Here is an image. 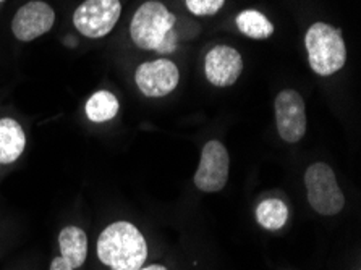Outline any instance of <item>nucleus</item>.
<instances>
[{
    "label": "nucleus",
    "instance_id": "nucleus-1",
    "mask_svg": "<svg viewBox=\"0 0 361 270\" xmlns=\"http://www.w3.org/2000/svg\"><path fill=\"white\" fill-rule=\"evenodd\" d=\"M97 257L111 270H138L147 259V241L131 222H114L97 238Z\"/></svg>",
    "mask_w": 361,
    "mask_h": 270
},
{
    "label": "nucleus",
    "instance_id": "nucleus-12",
    "mask_svg": "<svg viewBox=\"0 0 361 270\" xmlns=\"http://www.w3.org/2000/svg\"><path fill=\"white\" fill-rule=\"evenodd\" d=\"M59 247L65 261L73 269H80L85 266L87 257V236L83 228L70 227L62 228L59 233Z\"/></svg>",
    "mask_w": 361,
    "mask_h": 270
},
{
    "label": "nucleus",
    "instance_id": "nucleus-9",
    "mask_svg": "<svg viewBox=\"0 0 361 270\" xmlns=\"http://www.w3.org/2000/svg\"><path fill=\"white\" fill-rule=\"evenodd\" d=\"M56 23V12L51 5L41 0H32L20 7L12 20V31L21 42L35 41L52 30Z\"/></svg>",
    "mask_w": 361,
    "mask_h": 270
},
{
    "label": "nucleus",
    "instance_id": "nucleus-17",
    "mask_svg": "<svg viewBox=\"0 0 361 270\" xmlns=\"http://www.w3.org/2000/svg\"><path fill=\"white\" fill-rule=\"evenodd\" d=\"M49 270H75L70 264L65 261V259L62 256H57L52 259L51 262V267H49Z\"/></svg>",
    "mask_w": 361,
    "mask_h": 270
},
{
    "label": "nucleus",
    "instance_id": "nucleus-10",
    "mask_svg": "<svg viewBox=\"0 0 361 270\" xmlns=\"http://www.w3.org/2000/svg\"><path fill=\"white\" fill-rule=\"evenodd\" d=\"M243 57L237 49L226 44L214 46L206 54L204 75L206 80L216 87H228L242 76Z\"/></svg>",
    "mask_w": 361,
    "mask_h": 270
},
{
    "label": "nucleus",
    "instance_id": "nucleus-5",
    "mask_svg": "<svg viewBox=\"0 0 361 270\" xmlns=\"http://www.w3.org/2000/svg\"><path fill=\"white\" fill-rule=\"evenodd\" d=\"M228 175H231V156L227 147L219 140H211L202 146L200 165L193 176L196 190L201 192L222 191L227 186Z\"/></svg>",
    "mask_w": 361,
    "mask_h": 270
},
{
    "label": "nucleus",
    "instance_id": "nucleus-6",
    "mask_svg": "<svg viewBox=\"0 0 361 270\" xmlns=\"http://www.w3.org/2000/svg\"><path fill=\"white\" fill-rule=\"evenodd\" d=\"M120 15V0H86L75 10L73 25L80 35L99 39L116 27Z\"/></svg>",
    "mask_w": 361,
    "mask_h": 270
},
{
    "label": "nucleus",
    "instance_id": "nucleus-11",
    "mask_svg": "<svg viewBox=\"0 0 361 270\" xmlns=\"http://www.w3.org/2000/svg\"><path fill=\"white\" fill-rule=\"evenodd\" d=\"M26 147V135L13 118L0 120V164H13Z\"/></svg>",
    "mask_w": 361,
    "mask_h": 270
},
{
    "label": "nucleus",
    "instance_id": "nucleus-19",
    "mask_svg": "<svg viewBox=\"0 0 361 270\" xmlns=\"http://www.w3.org/2000/svg\"><path fill=\"white\" fill-rule=\"evenodd\" d=\"M0 2H4V0H0Z\"/></svg>",
    "mask_w": 361,
    "mask_h": 270
},
{
    "label": "nucleus",
    "instance_id": "nucleus-3",
    "mask_svg": "<svg viewBox=\"0 0 361 270\" xmlns=\"http://www.w3.org/2000/svg\"><path fill=\"white\" fill-rule=\"evenodd\" d=\"M310 68L319 76H332L347 63V46L342 31L324 21H316L305 35Z\"/></svg>",
    "mask_w": 361,
    "mask_h": 270
},
{
    "label": "nucleus",
    "instance_id": "nucleus-16",
    "mask_svg": "<svg viewBox=\"0 0 361 270\" xmlns=\"http://www.w3.org/2000/svg\"><path fill=\"white\" fill-rule=\"evenodd\" d=\"M226 0H185L188 12L196 16H212L224 7Z\"/></svg>",
    "mask_w": 361,
    "mask_h": 270
},
{
    "label": "nucleus",
    "instance_id": "nucleus-13",
    "mask_svg": "<svg viewBox=\"0 0 361 270\" xmlns=\"http://www.w3.org/2000/svg\"><path fill=\"white\" fill-rule=\"evenodd\" d=\"M235 25H237L238 31L251 39H267L274 35V25L267 18L264 13L258 12V10H243L235 18Z\"/></svg>",
    "mask_w": 361,
    "mask_h": 270
},
{
    "label": "nucleus",
    "instance_id": "nucleus-7",
    "mask_svg": "<svg viewBox=\"0 0 361 270\" xmlns=\"http://www.w3.org/2000/svg\"><path fill=\"white\" fill-rule=\"evenodd\" d=\"M276 126L282 141L288 145H297L305 137L308 120L302 94L295 90H283L279 92L274 101Z\"/></svg>",
    "mask_w": 361,
    "mask_h": 270
},
{
    "label": "nucleus",
    "instance_id": "nucleus-14",
    "mask_svg": "<svg viewBox=\"0 0 361 270\" xmlns=\"http://www.w3.org/2000/svg\"><path fill=\"white\" fill-rule=\"evenodd\" d=\"M118 109V99L111 91H97L86 102V115L94 123H104L116 118Z\"/></svg>",
    "mask_w": 361,
    "mask_h": 270
},
{
    "label": "nucleus",
    "instance_id": "nucleus-18",
    "mask_svg": "<svg viewBox=\"0 0 361 270\" xmlns=\"http://www.w3.org/2000/svg\"><path fill=\"white\" fill-rule=\"evenodd\" d=\"M138 270H169L166 266H162V264H151V266H143Z\"/></svg>",
    "mask_w": 361,
    "mask_h": 270
},
{
    "label": "nucleus",
    "instance_id": "nucleus-15",
    "mask_svg": "<svg viewBox=\"0 0 361 270\" xmlns=\"http://www.w3.org/2000/svg\"><path fill=\"white\" fill-rule=\"evenodd\" d=\"M256 220L264 230H281L288 220V207L282 200H264L256 207Z\"/></svg>",
    "mask_w": 361,
    "mask_h": 270
},
{
    "label": "nucleus",
    "instance_id": "nucleus-4",
    "mask_svg": "<svg viewBox=\"0 0 361 270\" xmlns=\"http://www.w3.org/2000/svg\"><path fill=\"white\" fill-rule=\"evenodd\" d=\"M305 188L310 206L321 216H337L345 207V196L337 176L326 162H314L306 168Z\"/></svg>",
    "mask_w": 361,
    "mask_h": 270
},
{
    "label": "nucleus",
    "instance_id": "nucleus-2",
    "mask_svg": "<svg viewBox=\"0 0 361 270\" xmlns=\"http://www.w3.org/2000/svg\"><path fill=\"white\" fill-rule=\"evenodd\" d=\"M177 16L162 2L147 0L140 5L130 23V37L136 47L161 54L173 52L177 47V35L173 27Z\"/></svg>",
    "mask_w": 361,
    "mask_h": 270
},
{
    "label": "nucleus",
    "instance_id": "nucleus-8",
    "mask_svg": "<svg viewBox=\"0 0 361 270\" xmlns=\"http://www.w3.org/2000/svg\"><path fill=\"white\" fill-rule=\"evenodd\" d=\"M135 82L146 97H166L177 90L180 70L169 59H157L141 63L135 71Z\"/></svg>",
    "mask_w": 361,
    "mask_h": 270
}]
</instances>
